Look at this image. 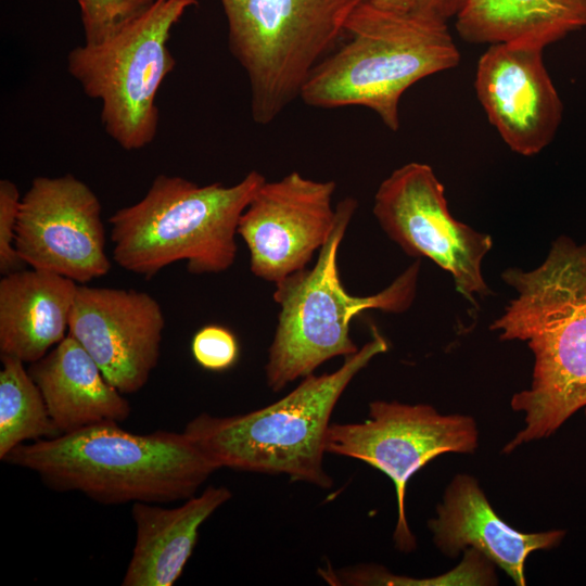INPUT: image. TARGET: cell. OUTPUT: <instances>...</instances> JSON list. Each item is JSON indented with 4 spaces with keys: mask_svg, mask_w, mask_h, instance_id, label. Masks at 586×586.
I'll use <instances>...</instances> for the list:
<instances>
[{
    "mask_svg": "<svg viewBox=\"0 0 586 586\" xmlns=\"http://www.w3.org/2000/svg\"><path fill=\"white\" fill-rule=\"evenodd\" d=\"M165 317L160 303L137 290L79 284L68 334L122 394H133L156 367Z\"/></svg>",
    "mask_w": 586,
    "mask_h": 586,
    "instance_id": "obj_13",
    "label": "cell"
},
{
    "mask_svg": "<svg viewBox=\"0 0 586 586\" xmlns=\"http://www.w3.org/2000/svg\"><path fill=\"white\" fill-rule=\"evenodd\" d=\"M433 540L446 556L475 549L502 569L517 585H525L524 562L540 549L558 546L565 532L522 533L509 526L491 507L476 480L457 475L447 487L437 517L429 521Z\"/></svg>",
    "mask_w": 586,
    "mask_h": 586,
    "instance_id": "obj_15",
    "label": "cell"
},
{
    "mask_svg": "<svg viewBox=\"0 0 586 586\" xmlns=\"http://www.w3.org/2000/svg\"><path fill=\"white\" fill-rule=\"evenodd\" d=\"M477 438L471 417L440 415L423 404L373 400L365 421L330 424L326 450L360 460L392 480L397 500L393 538L397 549L409 552L417 545L405 510L410 477L438 455L474 451Z\"/></svg>",
    "mask_w": 586,
    "mask_h": 586,
    "instance_id": "obj_9",
    "label": "cell"
},
{
    "mask_svg": "<svg viewBox=\"0 0 586 586\" xmlns=\"http://www.w3.org/2000/svg\"><path fill=\"white\" fill-rule=\"evenodd\" d=\"M77 1L87 44H98L111 38L155 2V0Z\"/></svg>",
    "mask_w": 586,
    "mask_h": 586,
    "instance_id": "obj_21",
    "label": "cell"
},
{
    "mask_svg": "<svg viewBox=\"0 0 586 586\" xmlns=\"http://www.w3.org/2000/svg\"><path fill=\"white\" fill-rule=\"evenodd\" d=\"M455 27L470 43L548 46L586 27V0H466Z\"/></svg>",
    "mask_w": 586,
    "mask_h": 586,
    "instance_id": "obj_19",
    "label": "cell"
},
{
    "mask_svg": "<svg viewBox=\"0 0 586 586\" xmlns=\"http://www.w3.org/2000/svg\"><path fill=\"white\" fill-rule=\"evenodd\" d=\"M228 48L243 68L256 124L273 122L316 65L344 38L352 13L369 0H219Z\"/></svg>",
    "mask_w": 586,
    "mask_h": 586,
    "instance_id": "obj_7",
    "label": "cell"
},
{
    "mask_svg": "<svg viewBox=\"0 0 586 586\" xmlns=\"http://www.w3.org/2000/svg\"><path fill=\"white\" fill-rule=\"evenodd\" d=\"M3 461L103 505L186 500L218 470L184 432L139 434L118 422L21 444Z\"/></svg>",
    "mask_w": 586,
    "mask_h": 586,
    "instance_id": "obj_2",
    "label": "cell"
},
{
    "mask_svg": "<svg viewBox=\"0 0 586 586\" xmlns=\"http://www.w3.org/2000/svg\"><path fill=\"white\" fill-rule=\"evenodd\" d=\"M538 42L491 44L481 55L475 92L489 123L523 156L538 154L555 138L563 104L544 65Z\"/></svg>",
    "mask_w": 586,
    "mask_h": 586,
    "instance_id": "obj_14",
    "label": "cell"
},
{
    "mask_svg": "<svg viewBox=\"0 0 586 586\" xmlns=\"http://www.w3.org/2000/svg\"><path fill=\"white\" fill-rule=\"evenodd\" d=\"M28 372L61 434L102 422L119 423L130 415L124 394L106 380L94 359L69 334L42 358L29 364Z\"/></svg>",
    "mask_w": 586,
    "mask_h": 586,
    "instance_id": "obj_18",
    "label": "cell"
},
{
    "mask_svg": "<svg viewBox=\"0 0 586 586\" xmlns=\"http://www.w3.org/2000/svg\"><path fill=\"white\" fill-rule=\"evenodd\" d=\"M75 281L39 269H21L0 280V353L35 362L67 334L78 289Z\"/></svg>",
    "mask_w": 586,
    "mask_h": 586,
    "instance_id": "obj_17",
    "label": "cell"
},
{
    "mask_svg": "<svg viewBox=\"0 0 586 586\" xmlns=\"http://www.w3.org/2000/svg\"><path fill=\"white\" fill-rule=\"evenodd\" d=\"M195 5L198 0H155L111 38L67 55L68 73L89 98L101 101L104 130L124 150H141L156 136V94L176 65L170 33Z\"/></svg>",
    "mask_w": 586,
    "mask_h": 586,
    "instance_id": "obj_8",
    "label": "cell"
},
{
    "mask_svg": "<svg viewBox=\"0 0 586 586\" xmlns=\"http://www.w3.org/2000/svg\"><path fill=\"white\" fill-rule=\"evenodd\" d=\"M105 241L102 206L87 183L72 174L33 179L14 243L26 266L87 284L111 269Z\"/></svg>",
    "mask_w": 586,
    "mask_h": 586,
    "instance_id": "obj_11",
    "label": "cell"
},
{
    "mask_svg": "<svg viewBox=\"0 0 586 586\" xmlns=\"http://www.w3.org/2000/svg\"><path fill=\"white\" fill-rule=\"evenodd\" d=\"M265 181L257 170L233 186L156 176L140 201L109 219L114 262L146 279L181 260L193 275L228 270L240 217Z\"/></svg>",
    "mask_w": 586,
    "mask_h": 586,
    "instance_id": "obj_5",
    "label": "cell"
},
{
    "mask_svg": "<svg viewBox=\"0 0 586 586\" xmlns=\"http://www.w3.org/2000/svg\"><path fill=\"white\" fill-rule=\"evenodd\" d=\"M344 38L311 71L300 99L317 109L364 106L392 131L400 126L403 94L461 59L447 24L386 11L370 0L352 13Z\"/></svg>",
    "mask_w": 586,
    "mask_h": 586,
    "instance_id": "obj_4",
    "label": "cell"
},
{
    "mask_svg": "<svg viewBox=\"0 0 586 586\" xmlns=\"http://www.w3.org/2000/svg\"><path fill=\"white\" fill-rule=\"evenodd\" d=\"M22 196L17 186L0 180V272L7 275L24 269L26 264L15 250V233Z\"/></svg>",
    "mask_w": 586,
    "mask_h": 586,
    "instance_id": "obj_23",
    "label": "cell"
},
{
    "mask_svg": "<svg viewBox=\"0 0 586 586\" xmlns=\"http://www.w3.org/2000/svg\"><path fill=\"white\" fill-rule=\"evenodd\" d=\"M357 206L354 198L341 200L335 206L334 228L315 265L275 284L273 300L280 311L265 365L266 383L273 392L314 373L334 357L358 352L349 328L360 313L369 309L404 313L416 297L419 259L377 294L356 296L344 288L337 256Z\"/></svg>",
    "mask_w": 586,
    "mask_h": 586,
    "instance_id": "obj_6",
    "label": "cell"
},
{
    "mask_svg": "<svg viewBox=\"0 0 586 586\" xmlns=\"http://www.w3.org/2000/svg\"><path fill=\"white\" fill-rule=\"evenodd\" d=\"M335 190L298 171L262 184L238 225L255 277L276 284L307 267L334 228Z\"/></svg>",
    "mask_w": 586,
    "mask_h": 586,
    "instance_id": "obj_12",
    "label": "cell"
},
{
    "mask_svg": "<svg viewBox=\"0 0 586 586\" xmlns=\"http://www.w3.org/2000/svg\"><path fill=\"white\" fill-rule=\"evenodd\" d=\"M501 278L518 294L491 328L501 340L526 341L535 359L531 387L511 399L525 424L510 453L586 413V243L559 237L537 268H508Z\"/></svg>",
    "mask_w": 586,
    "mask_h": 586,
    "instance_id": "obj_1",
    "label": "cell"
},
{
    "mask_svg": "<svg viewBox=\"0 0 586 586\" xmlns=\"http://www.w3.org/2000/svg\"><path fill=\"white\" fill-rule=\"evenodd\" d=\"M194 360L209 371H225L239 359V342L231 330L218 324L202 327L191 342Z\"/></svg>",
    "mask_w": 586,
    "mask_h": 586,
    "instance_id": "obj_22",
    "label": "cell"
},
{
    "mask_svg": "<svg viewBox=\"0 0 586 586\" xmlns=\"http://www.w3.org/2000/svg\"><path fill=\"white\" fill-rule=\"evenodd\" d=\"M466 0H370L383 10L394 13L447 24L457 16Z\"/></svg>",
    "mask_w": 586,
    "mask_h": 586,
    "instance_id": "obj_24",
    "label": "cell"
},
{
    "mask_svg": "<svg viewBox=\"0 0 586 586\" xmlns=\"http://www.w3.org/2000/svg\"><path fill=\"white\" fill-rule=\"evenodd\" d=\"M386 351L387 342L373 330L372 340L336 370L311 373L279 400L247 413H201L183 432L218 469L285 474L330 488L323 458L332 412L353 379Z\"/></svg>",
    "mask_w": 586,
    "mask_h": 586,
    "instance_id": "obj_3",
    "label": "cell"
},
{
    "mask_svg": "<svg viewBox=\"0 0 586 586\" xmlns=\"http://www.w3.org/2000/svg\"><path fill=\"white\" fill-rule=\"evenodd\" d=\"M372 212L392 241L406 254L426 257L448 271L471 303L474 295L491 293L481 267L493 240L453 217L430 165L410 162L395 169L379 186Z\"/></svg>",
    "mask_w": 586,
    "mask_h": 586,
    "instance_id": "obj_10",
    "label": "cell"
},
{
    "mask_svg": "<svg viewBox=\"0 0 586 586\" xmlns=\"http://www.w3.org/2000/svg\"><path fill=\"white\" fill-rule=\"evenodd\" d=\"M232 497L226 486H207L175 508L133 502L136 542L123 586H171L182 574L202 524Z\"/></svg>",
    "mask_w": 586,
    "mask_h": 586,
    "instance_id": "obj_16",
    "label": "cell"
},
{
    "mask_svg": "<svg viewBox=\"0 0 586 586\" xmlns=\"http://www.w3.org/2000/svg\"><path fill=\"white\" fill-rule=\"evenodd\" d=\"M0 370V459L28 441L61 435L43 396L24 362L1 355Z\"/></svg>",
    "mask_w": 586,
    "mask_h": 586,
    "instance_id": "obj_20",
    "label": "cell"
}]
</instances>
